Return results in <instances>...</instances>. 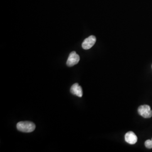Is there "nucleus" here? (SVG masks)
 <instances>
[{
  "label": "nucleus",
  "instance_id": "nucleus-1",
  "mask_svg": "<svg viewBox=\"0 0 152 152\" xmlns=\"http://www.w3.org/2000/svg\"><path fill=\"white\" fill-rule=\"evenodd\" d=\"M16 127L18 130L23 132H31L35 130L36 126L32 122L22 121L17 124Z\"/></svg>",
  "mask_w": 152,
  "mask_h": 152
},
{
  "label": "nucleus",
  "instance_id": "nucleus-2",
  "mask_svg": "<svg viewBox=\"0 0 152 152\" xmlns=\"http://www.w3.org/2000/svg\"><path fill=\"white\" fill-rule=\"evenodd\" d=\"M138 113L145 118H149L152 117V110L151 107L148 105H142L137 109Z\"/></svg>",
  "mask_w": 152,
  "mask_h": 152
},
{
  "label": "nucleus",
  "instance_id": "nucleus-3",
  "mask_svg": "<svg viewBox=\"0 0 152 152\" xmlns=\"http://www.w3.org/2000/svg\"><path fill=\"white\" fill-rule=\"evenodd\" d=\"M80 60V56L76 53V51H72L69 55L66 61V65L68 66H73L76 65Z\"/></svg>",
  "mask_w": 152,
  "mask_h": 152
},
{
  "label": "nucleus",
  "instance_id": "nucleus-4",
  "mask_svg": "<svg viewBox=\"0 0 152 152\" xmlns=\"http://www.w3.org/2000/svg\"><path fill=\"white\" fill-rule=\"evenodd\" d=\"M96 41V38L94 36H90L86 38L82 44V48L85 50H88L91 49L95 45Z\"/></svg>",
  "mask_w": 152,
  "mask_h": 152
},
{
  "label": "nucleus",
  "instance_id": "nucleus-5",
  "mask_svg": "<svg viewBox=\"0 0 152 152\" xmlns=\"http://www.w3.org/2000/svg\"><path fill=\"white\" fill-rule=\"evenodd\" d=\"M125 139L127 143L133 145L137 142V137L134 132L129 131L125 134Z\"/></svg>",
  "mask_w": 152,
  "mask_h": 152
},
{
  "label": "nucleus",
  "instance_id": "nucleus-6",
  "mask_svg": "<svg viewBox=\"0 0 152 152\" xmlns=\"http://www.w3.org/2000/svg\"><path fill=\"white\" fill-rule=\"evenodd\" d=\"M71 92L72 94L80 98H81L83 95L82 87L78 83H75L72 86L71 88Z\"/></svg>",
  "mask_w": 152,
  "mask_h": 152
},
{
  "label": "nucleus",
  "instance_id": "nucleus-7",
  "mask_svg": "<svg viewBox=\"0 0 152 152\" xmlns=\"http://www.w3.org/2000/svg\"><path fill=\"white\" fill-rule=\"evenodd\" d=\"M145 145L148 149L152 148V140H147L145 142Z\"/></svg>",
  "mask_w": 152,
  "mask_h": 152
},
{
  "label": "nucleus",
  "instance_id": "nucleus-8",
  "mask_svg": "<svg viewBox=\"0 0 152 152\" xmlns=\"http://www.w3.org/2000/svg\"></svg>",
  "mask_w": 152,
  "mask_h": 152
}]
</instances>
